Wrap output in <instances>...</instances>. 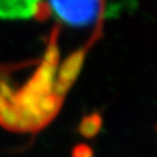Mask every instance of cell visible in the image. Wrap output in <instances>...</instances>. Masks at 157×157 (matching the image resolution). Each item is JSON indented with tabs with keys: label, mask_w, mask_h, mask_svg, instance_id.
Wrapping results in <instances>:
<instances>
[{
	"label": "cell",
	"mask_w": 157,
	"mask_h": 157,
	"mask_svg": "<svg viewBox=\"0 0 157 157\" xmlns=\"http://www.w3.org/2000/svg\"><path fill=\"white\" fill-rule=\"evenodd\" d=\"M134 6L135 0H0V17H52L67 26L87 27Z\"/></svg>",
	"instance_id": "cell-1"
}]
</instances>
